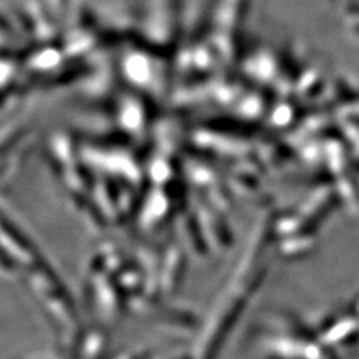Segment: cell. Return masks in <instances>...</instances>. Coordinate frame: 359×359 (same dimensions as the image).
Instances as JSON below:
<instances>
[{"instance_id":"6da1fadb","label":"cell","mask_w":359,"mask_h":359,"mask_svg":"<svg viewBox=\"0 0 359 359\" xmlns=\"http://www.w3.org/2000/svg\"><path fill=\"white\" fill-rule=\"evenodd\" d=\"M30 286L35 290L51 320L57 325L62 343L71 351L78 349L83 339L80 320H78L74 301L66 289L59 283L57 278L43 269H35L30 274Z\"/></svg>"},{"instance_id":"7a4b0ae2","label":"cell","mask_w":359,"mask_h":359,"mask_svg":"<svg viewBox=\"0 0 359 359\" xmlns=\"http://www.w3.org/2000/svg\"><path fill=\"white\" fill-rule=\"evenodd\" d=\"M128 302L129 299L118 280L104 273L96 276L93 285V304L99 318L107 322V325H116L123 318Z\"/></svg>"},{"instance_id":"3957f363","label":"cell","mask_w":359,"mask_h":359,"mask_svg":"<svg viewBox=\"0 0 359 359\" xmlns=\"http://www.w3.org/2000/svg\"><path fill=\"white\" fill-rule=\"evenodd\" d=\"M108 334L95 328L83 335V339L78 346V358L80 359H104L105 352L108 349Z\"/></svg>"},{"instance_id":"277c9868","label":"cell","mask_w":359,"mask_h":359,"mask_svg":"<svg viewBox=\"0 0 359 359\" xmlns=\"http://www.w3.org/2000/svg\"><path fill=\"white\" fill-rule=\"evenodd\" d=\"M147 358V353L145 352H137V351H129L120 355L117 359H145Z\"/></svg>"},{"instance_id":"5b68a950","label":"cell","mask_w":359,"mask_h":359,"mask_svg":"<svg viewBox=\"0 0 359 359\" xmlns=\"http://www.w3.org/2000/svg\"><path fill=\"white\" fill-rule=\"evenodd\" d=\"M177 359H184V358H177Z\"/></svg>"}]
</instances>
